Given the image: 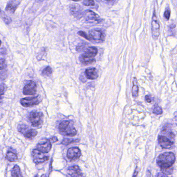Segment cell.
<instances>
[{
    "mask_svg": "<svg viewBox=\"0 0 177 177\" xmlns=\"http://www.w3.org/2000/svg\"><path fill=\"white\" fill-rule=\"evenodd\" d=\"M175 160L176 158L174 153L166 152L158 156L157 159V164L163 174H171L173 170L171 167L174 163Z\"/></svg>",
    "mask_w": 177,
    "mask_h": 177,
    "instance_id": "cell-1",
    "label": "cell"
},
{
    "mask_svg": "<svg viewBox=\"0 0 177 177\" xmlns=\"http://www.w3.org/2000/svg\"><path fill=\"white\" fill-rule=\"evenodd\" d=\"M73 122L71 121H63L59 125V129L63 135L68 136H74L77 133Z\"/></svg>",
    "mask_w": 177,
    "mask_h": 177,
    "instance_id": "cell-2",
    "label": "cell"
},
{
    "mask_svg": "<svg viewBox=\"0 0 177 177\" xmlns=\"http://www.w3.org/2000/svg\"><path fill=\"white\" fill-rule=\"evenodd\" d=\"M44 116L43 113L37 111H32L30 113L29 119L33 126H41L43 122Z\"/></svg>",
    "mask_w": 177,
    "mask_h": 177,
    "instance_id": "cell-3",
    "label": "cell"
},
{
    "mask_svg": "<svg viewBox=\"0 0 177 177\" xmlns=\"http://www.w3.org/2000/svg\"><path fill=\"white\" fill-rule=\"evenodd\" d=\"M151 30L153 38L154 39H158L160 35V25L159 20L156 16L155 11L153 13L152 19Z\"/></svg>",
    "mask_w": 177,
    "mask_h": 177,
    "instance_id": "cell-4",
    "label": "cell"
},
{
    "mask_svg": "<svg viewBox=\"0 0 177 177\" xmlns=\"http://www.w3.org/2000/svg\"><path fill=\"white\" fill-rule=\"evenodd\" d=\"M83 17L86 22L90 23H99L103 20L97 14L90 10L85 11Z\"/></svg>",
    "mask_w": 177,
    "mask_h": 177,
    "instance_id": "cell-5",
    "label": "cell"
},
{
    "mask_svg": "<svg viewBox=\"0 0 177 177\" xmlns=\"http://www.w3.org/2000/svg\"><path fill=\"white\" fill-rule=\"evenodd\" d=\"M40 100L38 96H35L31 98H26L22 99L20 100V103L23 106L25 107L32 106L34 105H36L40 103Z\"/></svg>",
    "mask_w": 177,
    "mask_h": 177,
    "instance_id": "cell-6",
    "label": "cell"
},
{
    "mask_svg": "<svg viewBox=\"0 0 177 177\" xmlns=\"http://www.w3.org/2000/svg\"><path fill=\"white\" fill-rule=\"evenodd\" d=\"M37 86L35 81H30L27 84L24 86L23 93L27 95H34L37 91Z\"/></svg>",
    "mask_w": 177,
    "mask_h": 177,
    "instance_id": "cell-7",
    "label": "cell"
},
{
    "mask_svg": "<svg viewBox=\"0 0 177 177\" xmlns=\"http://www.w3.org/2000/svg\"><path fill=\"white\" fill-rule=\"evenodd\" d=\"M89 36L91 40H93L95 42H101L104 40V33L100 30L96 29L90 30L89 32Z\"/></svg>",
    "mask_w": 177,
    "mask_h": 177,
    "instance_id": "cell-8",
    "label": "cell"
},
{
    "mask_svg": "<svg viewBox=\"0 0 177 177\" xmlns=\"http://www.w3.org/2000/svg\"><path fill=\"white\" fill-rule=\"evenodd\" d=\"M51 144L50 140L43 139L37 145V149L43 153H48L51 149Z\"/></svg>",
    "mask_w": 177,
    "mask_h": 177,
    "instance_id": "cell-9",
    "label": "cell"
},
{
    "mask_svg": "<svg viewBox=\"0 0 177 177\" xmlns=\"http://www.w3.org/2000/svg\"><path fill=\"white\" fill-rule=\"evenodd\" d=\"M70 11L71 14L78 19H80L83 16L82 9L80 5L77 4L71 5L70 6Z\"/></svg>",
    "mask_w": 177,
    "mask_h": 177,
    "instance_id": "cell-10",
    "label": "cell"
},
{
    "mask_svg": "<svg viewBox=\"0 0 177 177\" xmlns=\"http://www.w3.org/2000/svg\"><path fill=\"white\" fill-rule=\"evenodd\" d=\"M20 129L18 128L19 131L24 134V137L27 138H32L36 136L38 132L35 129H28L26 125H20Z\"/></svg>",
    "mask_w": 177,
    "mask_h": 177,
    "instance_id": "cell-11",
    "label": "cell"
},
{
    "mask_svg": "<svg viewBox=\"0 0 177 177\" xmlns=\"http://www.w3.org/2000/svg\"><path fill=\"white\" fill-rule=\"evenodd\" d=\"M81 155V151L78 147L70 148L67 151V157L69 159L75 160L78 159Z\"/></svg>",
    "mask_w": 177,
    "mask_h": 177,
    "instance_id": "cell-12",
    "label": "cell"
},
{
    "mask_svg": "<svg viewBox=\"0 0 177 177\" xmlns=\"http://www.w3.org/2000/svg\"><path fill=\"white\" fill-rule=\"evenodd\" d=\"M158 142L161 147L163 149H170L173 147L174 143L164 136H159Z\"/></svg>",
    "mask_w": 177,
    "mask_h": 177,
    "instance_id": "cell-13",
    "label": "cell"
},
{
    "mask_svg": "<svg viewBox=\"0 0 177 177\" xmlns=\"http://www.w3.org/2000/svg\"><path fill=\"white\" fill-rule=\"evenodd\" d=\"M95 57L92 56L91 54H89L88 53L84 52L81 56H80V60L81 62L84 64H90L95 63L96 62Z\"/></svg>",
    "mask_w": 177,
    "mask_h": 177,
    "instance_id": "cell-14",
    "label": "cell"
},
{
    "mask_svg": "<svg viewBox=\"0 0 177 177\" xmlns=\"http://www.w3.org/2000/svg\"><path fill=\"white\" fill-rule=\"evenodd\" d=\"M20 2L17 0H11L6 5V11L11 14H14L19 5Z\"/></svg>",
    "mask_w": 177,
    "mask_h": 177,
    "instance_id": "cell-15",
    "label": "cell"
},
{
    "mask_svg": "<svg viewBox=\"0 0 177 177\" xmlns=\"http://www.w3.org/2000/svg\"><path fill=\"white\" fill-rule=\"evenodd\" d=\"M68 173L71 177H82L83 176L81 170L78 166L69 167Z\"/></svg>",
    "mask_w": 177,
    "mask_h": 177,
    "instance_id": "cell-16",
    "label": "cell"
},
{
    "mask_svg": "<svg viewBox=\"0 0 177 177\" xmlns=\"http://www.w3.org/2000/svg\"><path fill=\"white\" fill-rule=\"evenodd\" d=\"M85 75L87 79L90 80L96 79L98 77L97 69L94 68H89L86 69L85 71Z\"/></svg>",
    "mask_w": 177,
    "mask_h": 177,
    "instance_id": "cell-17",
    "label": "cell"
},
{
    "mask_svg": "<svg viewBox=\"0 0 177 177\" xmlns=\"http://www.w3.org/2000/svg\"><path fill=\"white\" fill-rule=\"evenodd\" d=\"M6 158L10 162H15L18 159L16 154L11 151L8 152V153H6Z\"/></svg>",
    "mask_w": 177,
    "mask_h": 177,
    "instance_id": "cell-18",
    "label": "cell"
},
{
    "mask_svg": "<svg viewBox=\"0 0 177 177\" xmlns=\"http://www.w3.org/2000/svg\"><path fill=\"white\" fill-rule=\"evenodd\" d=\"M12 176L13 177H22L20 169L18 165H15L12 170Z\"/></svg>",
    "mask_w": 177,
    "mask_h": 177,
    "instance_id": "cell-19",
    "label": "cell"
},
{
    "mask_svg": "<svg viewBox=\"0 0 177 177\" xmlns=\"http://www.w3.org/2000/svg\"><path fill=\"white\" fill-rule=\"evenodd\" d=\"M138 92H139V88H138V84H137V81L136 78H134V81H133V87L132 88V95L134 98H136L138 96Z\"/></svg>",
    "mask_w": 177,
    "mask_h": 177,
    "instance_id": "cell-20",
    "label": "cell"
},
{
    "mask_svg": "<svg viewBox=\"0 0 177 177\" xmlns=\"http://www.w3.org/2000/svg\"><path fill=\"white\" fill-rule=\"evenodd\" d=\"M84 52L89 53L90 54H92V56H93L94 57H95L97 54L98 49L97 48H96L95 47H89L85 50Z\"/></svg>",
    "mask_w": 177,
    "mask_h": 177,
    "instance_id": "cell-21",
    "label": "cell"
},
{
    "mask_svg": "<svg viewBox=\"0 0 177 177\" xmlns=\"http://www.w3.org/2000/svg\"><path fill=\"white\" fill-rule=\"evenodd\" d=\"M43 153L38 149H35L32 152V154H33V157L35 158V159H42L45 157V156H43Z\"/></svg>",
    "mask_w": 177,
    "mask_h": 177,
    "instance_id": "cell-22",
    "label": "cell"
},
{
    "mask_svg": "<svg viewBox=\"0 0 177 177\" xmlns=\"http://www.w3.org/2000/svg\"><path fill=\"white\" fill-rule=\"evenodd\" d=\"M1 16L2 19H3L4 22L6 24H9V23L12 22L11 18L8 16V15L5 14L3 12V11H1Z\"/></svg>",
    "mask_w": 177,
    "mask_h": 177,
    "instance_id": "cell-23",
    "label": "cell"
},
{
    "mask_svg": "<svg viewBox=\"0 0 177 177\" xmlns=\"http://www.w3.org/2000/svg\"><path fill=\"white\" fill-rule=\"evenodd\" d=\"M78 141H80V140L78 139H68V138H65L62 141V144H63V145H65V146H67V145H69V144H72V143H78Z\"/></svg>",
    "mask_w": 177,
    "mask_h": 177,
    "instance_id": "cell-24",
    "label": "cell"
},
{
    "mask_svg": "<svg viewBox=\"0 0 177 177\" xmlns=\"http://www.w3.org/2000/svg\"><path fill=\"white\" fill-rule=\"evenodd\" d=\"M153 113L156 114H162L163 113L162 108L158 105H155L153 107Z\"/></svg>",
    "mask_w": 177,
    "mask_h": 177,
    "instance_id": "cell-25",
    "label": "cell"
},
{
    "mask_svg": "<svg viewBox=\"0 0 177 177\" xmlns=\"http://www.w3.org/2000/svg\"><path fill=\"white\" fill-rule=\"evenodd\" d=\"M53 73V70L50 66H47L42 71V74L44 76H50Z\"/></svg>",
    "mask_w": 177,
    "mask_h": 177,
    "instance_id": "cell-26",
    "label": "cell"
},
{
    "mask_svg": "<svg viewBox=\"0 0 177 177\" xmlns=\"http://www.w3.org/2000/svg\"><path fill=\"white\" fill-rule=\"evenodd\" d=\"M83 5L86 6H94L95 5V2L94 0H84L83 2Z\"/></svg>",
    "mask_w": 177,
    "mask_h": 177,
    "instance_id": "cell-27",
    "label": "cell"
},
{
    "mask_svg": "<svg viewBox=\"0 0 177 177\" xmlns=\"http://www.w3.org/2000/svg\"><path fill=\"white\" fill-rule=\"evenodd\" d=\"M49 159V156H45L42 159H34V162L36 164H38L44 162L45 161H47Z\"/></svg>",
    "mask_w": 177,
    "mask_h": 177,
    "instance_id": "cell-28",
    "label": "cell"
},
{
    "mask_svg": "<svg viewBox=\"0 0 177 177\" xmlns=\"http://www.w3.org/2000/svg\"><path fill=\"white\" fill-rule=\"evenodd\" d=\"M79 35L81 36L82 37H83V38H85L86 39L88 40V41H91V39H90V37L89 35L86 34V33L85 32L82 31H80L78 32V33Z\"/></svg>",
    "mask_w": 177,
    "mask_h": 177,
    "instance_id": "cell-29",
    "label": "cell"
},
{
    "mask_svg": "<svg viewBox=\"0 0 177 177\" xmlns=\"http://www.w3.org/2000/svg\"><path fill=\"white\" fill-rule=\"evenodd\" d=\"M170 13H171V12H170V9L169 8H167V9H166V11L164 12V17L167 20L169 19Z\"/></svg>",
    "mask_w": 177,
    "mask_h": 177,
    "instance_id": "cell-30",
    "label": "cell"
},
{
    "mask_svg": "<svg viewBox=\"0 0 177 177\" xmlns=\"http://www.w3.org/2000/svg\"><path fill=\"white\" fill-rule=\"evenodd\" d=\"M5 60L3 59H1V69L2 70L3 68H4V66H5Z\"/></svg>",
    "mask_w": 177,
    "mask_h": 177,
    "instance_id": "cell-31",
    "label": "cell"
},
{
    "mask_svg": "<svg viewBox=\"0 0 177 177\" xmlns=\"http://www.w3.org/2000/svg\"><path fill=\"white\" fill-rule=\"evenodd\" d=\"M1 95H2L3 94L4 92L5 88L4 84H1Z\"/></svg>",
    "mask_w": 177,
    "mask_h": 177,
    "instance_id": "cell-32",
    "label": "cell"
},
{
    "mask_svg": "<svg viewBox=\"0 0 177 177\" xmlns=\"http://www.w3.org/2000/svg\"><path fill=\"white\" fill-rule=\"evenodd\" d=\"M58 140L56 137H53L52 138H51V139H50V141H52L53 143H56V142L58 141Z\"/></svg>",
    "mask_w": 177,
    "mask_h": 177,
    "instance_id": "cell-33",
    "label": "cell"
},
{
    "mask_svg": "<svg viewBox=\"0 0 177 177\" xmlns=\"http://www.w3.org/2000/svg\"><path fill=\"white\" fill-rule=\"evenodd\" d=\"M146 100L148 103H151L152 102L151 98L149 95H147L146 96Z\"/></svg>",
    "mask_w": 177,
    "mask_h": 177,
    "instance_id": "cell-34",
    "label": "cell"
},
{
    "mask_svg": "<svg viewBox=\"0 0 177 177\" xmlns=\"http://www.w3.org/2000/svg\"><path fill=\"white\" fill-rule=\"evenodd\" d=\"M158 177H167L166 174H159L158 175Z\"/></svg>",
    "mask_w": 177,
    "mask_h": 177,
    "instance_id": "cell-35",
    "label": "cell"
},
{
    "mask_svg": "<svg viewBox=\"0 0 177 177\" xmlns=\"http://www.w3.org/2000/svg\"><path fill=\"white\" fill-rule=\"evenodd\" d=\"M137 174H138V171L136 170V171H135V173H134V175H133L132 177H137Z\"/></svg>",
    "mask_w": 177,
    "mask_h": 177,
    "instance_id": "cell-36",
    "label": "cell"
},
{
    "mask_svg": "<svg viewBox=\"0 0 177 177\" xmlns=\"http://www.w3.org/2000/svg\"><path fill=\"white\" fill-rule=\"evenodd\" d=\"M105 1H107L108 2H111L112 1H114V0H105Z\"/></svg>",
    "mask_w": 177,
    "mask_h": 177,
    "instance_id": "cell-37",
    "label": "cell"
},
{
    "mask_svg": "<svg viewBox=\"0 0 177 177\" xmlns=\"http://www.w3.org/2000/svg\"><path fill=\"white\" fill-rule=\"evenodd\" d=\"M72 1H73L77 2V1H79L80 0H72Z\"/></svg>",
    "mask_w": 177,
    "mask_h": 177,
    "instance_id": "cell-38",
    "label": "cell"
}]
</instances>
